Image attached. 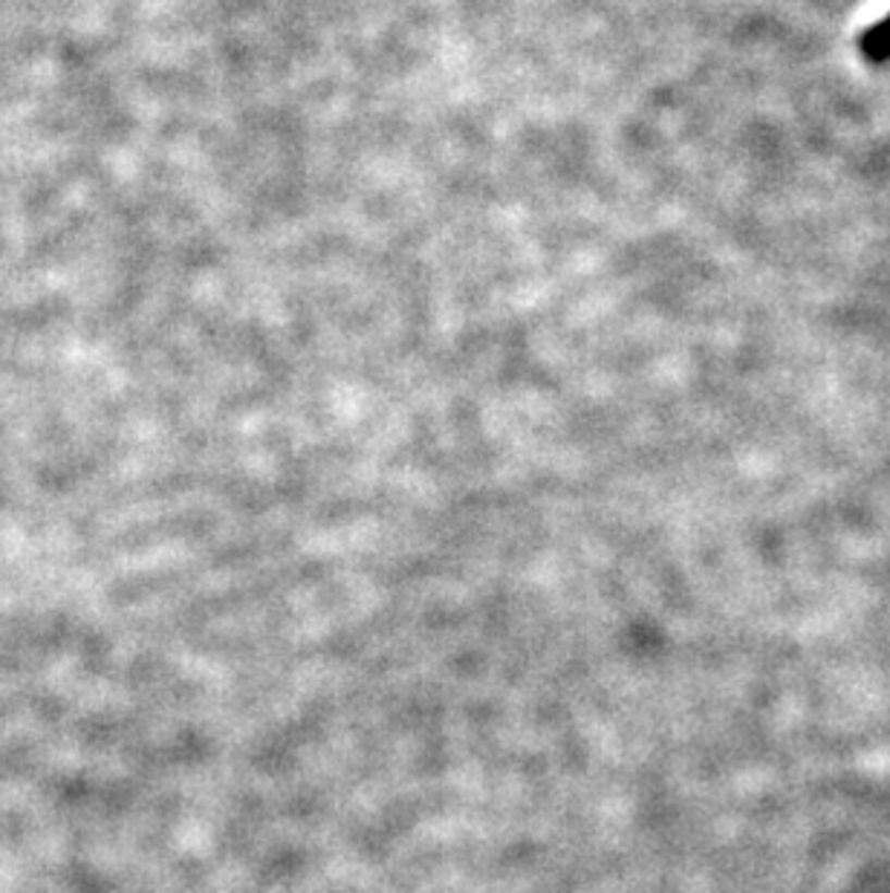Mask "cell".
Returning <instances> with one entry per match:
<instances>
[{
	"instance_id": "cell-1",
	"label": "cell",
	"mask_w": 890,
	"mask_h": 893,
	"mask_svg": "<svg viewBox=\"0 0 890 893\" xmlns=\"http://www.w3.org/2000/svg\"><path fill=\"white\" fill-rule=\"evenodd\" d=\"M862 50L870 61H890V17L862 35Z\"/></svg>"
}]
</instances>
